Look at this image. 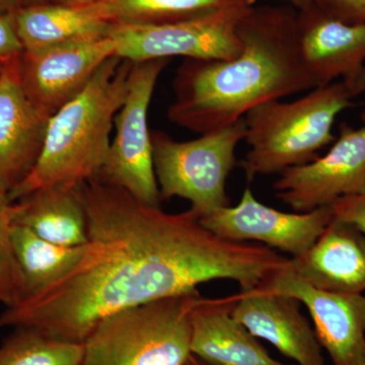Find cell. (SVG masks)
Here are the masks:
<instances>
[{
	"instance_id": "1",
	"label": "cell",
	"mask_w": 365,
	"mask_h": 365,
	"mask_svg": "<svg viewBox=\"0 0 365 365\" xmlns=\"http://www.w3.org/2000/svg\"><path fill=\"white\" fill-rule=\"evenodd\" d=\"M85 256L58 282L0 314V329L30 327L83 344L109 314L153 300L199 294L208 281L253 289L289 259L264 245L222 239L189 209L168 213L100 176L79 185Z\"/></svg>"
},
{
	"instance_id": "2",
	"label": "cell",
	"mask_w": 365,
	"mask_h": 365,
	"mask_svg": "<svg viewBox=\"0 0 365 365\" xmlns=\"http://www.w3.org/2000/svg\"><path fill=\"white\" fill-rule=\"evenodd\" d=\"M237 32L242 51L235 58L185 59L177 69L167 113L172 123L209 133L264 103L317 88L300 56L292 7H251Z\"/></svg>"
},
{
	"instance_id": "3",
	"label": "cell",
	"mask_w": 365,
	"mask_h": 365,
	"mask_svg": "<svg viewBox=\"0 0 365 365\" xmlns=\"http://www.w3.org/2000/svg\"><path fill=\"white\" fill-rule=\"evenodd\" d=\"M132 62L111 57L85 90L49 119L42 151L29 176L7 195L11 202L37 190L78 185L97 177L104 167L115 116L127 93Z\"/></svg>"
},
{
	"instance_id": "4",
	"label": "cell",
	"mask_w": 365,
	"mask_h": 365,
	"mask_svg": "<svg viewBox=\"0 0 365 365\" xmlns=\"http://www.w3.org/2000/svg\"><path fill=\"white\" fill-rule=\"evenodd\" d=\"M344 81L319 86L292 102L264 103L242 118L250 150L240 167L248 181L312 162L333 143L336 118L352 106Z\"/></svg>"
},
{
	"instance_id": "5",
	"label": "cell",
	"mask_w": 365,
	"mask_h": 365,
	"mask_svg": "<svg viewBox=\"0 0 365 365\" xmlns=\"http://www.w3.org/2000/svg\"><path fill=\"white\" fill-rule=\"evenodd\" d=\"M200 294L165 297L98 322L81 365H185L192 356L191 313Z\"/></svg>"
},
{
	"instance_id": "6",
	"label": "cell",
	"mask_w": 365,
	"mask_h": 365,
	"mask_svg": "<svg viewBox=\"0 0 365 365\" xmlns=\"http://www.w3.org/2000/svg\"><path fill=\"white\" fill-rule=\"evenodd\" d=\"M245 135L244 119L186 143L175 141L163 131H151L160 200L186 199L200 218L230 206L227 178L237 165L235 150Z\"/></svg>"
},
{
	"instance_id": "7",
	"label": "cell",
	"mask_w": 365,
	"mask_h": 365,
	"mask_svg": "<svg viewBox=\"0 0 365 365\" xmlns=\"http://www.w3.org/2000/svg\"><path fill=\"white\" fill-rule=\"evenodd\" d=\"M170 59L132 63L128 93L115 116L114 139L98 176L121 187L141 202L160 206L148 115L158 79Z\"/></svg>"
},
{
	"instance_id": "8",
	"label": "cell",
	"mask_w": 365,
	"mask_h": 365,
	"mask_svg": "<svg viewBox=\"0 0 365 365\" xmlns=\"http://www.w3.org/2000/svg\"><path fill=\"white\" fill-rule=\"evenodd\" d=\"M250 9H223L163 25L114 26L110 37L116 43V56L132 63L178 56L230 60L242 51L237 29Z\"/></svg>"
},
{
	"instance_id": "9",
	"label": "cell",
	"mask_w": 365,
	"mask_h": 365,
	"mask_svg": "<svg viewBox=\"0 0 365 365\" xmlns=\"http://www.w3.org/2000/svg\"><path fill=\"white\" fill-rule=\"evenodd\" d=\"M273 184L275 195L297 212L332 206L365 190V124L340 126L330 150L312 162L288 168Z\"/></svg>"
},
{
	"instance_id": "10",
	"label": "cell",
	"mask_w": 365,
	"mask_h": 365,
	"mask_svg": "<svg viewBox=\"0 0 365 365\" xmlns=\"http://www.w3.org/2000/svg\"><path fill=\"white\" fill-rule=\"evenodd\" d=\"M333 217L331 206L309 212H282L257 200L248 187L237 205L218 209L200 222L222 239L262 242L297 258L313 246Z\"/></svg>"
},
{
	"instance_id": "11",
	"label": "cell",
	"mask_w": 365,
	"mask_h": 365,
	"mask_svg": "<svg viewBox=\"0 0 365 365\" xmlns=\"http://www.w3.org/2000/svg\"><path fill=\"white\" fill-rule=\"evenodd\" d=\"M258 287L294 297L307 307L319 344L333 365H365L364 294L319 289L300 279L287 266Z\"/></svg>"
},
{
	"instance_id": "12",
	"label": "cell",
	"mask_w": 365,
	"mask_h": 365,
	"mask_svg": "<svg viewBox=\"0 0 365 365\" xmlns=\"http://www.w3.org/2000/svg\"><path fill=\"white\" fill-rule=\"evenodd\" d=\"M116 55L111 37L21 56V81L36 109L50 119L79 95L98 69Z\"/></svg>"
},
{
	"instance_id": "13",
	"label": "cell",
	"mask_w": 365,
	"mask_h": 365,
	"mask_svg": "<svg viewBox=\"0 0 365 365\" xmlns=\"http://www.w3.org/2000/svg\"><path fill=\"white\" fill-rule=\"evenodd\" d=\"M21 56L7 61L0 71V192L6 194L35 167L49 122L24 91Z\"/></svg>"
},
{
	"instance_id": "14",
	"label": "cell",
	"mask_w": 365,
	"mask_h": 365,
	"mask_svg": "<svg viewBox=\"0 0 365 365\" xmlns=\"http://www.w3.org/2000/svg\"><path fill=\"white\" fill-rule=\"evenodd\" d=\"M234 297L232 317L255 337L268 341L297 365H325L322 346L299 300L260 287Z\"/></svg>"
},
{
	"instance_id": "15",
	"label": "cell",
	"mask_w": 365,
	"mask_h": 365,
	"mask_svg": "<svg viewBox=\"0 0 365 365\" xmlns=\"http://www.w3.org/2000/svg\"><path fill=\"white\" fill-rule=\"evenodd\" d=\"M297 39L317 88L348 78L365 64V23H345L309 6L297 14Z\"/></svg>"
},
{
	"instance_id": "16",
	"label": "cell",
	"mask_w": 365,
	"mask_h": 365,
	"mask_svg": "<svg viewBox=\"0 0 365 365\" xmlns=\"http://www.w3.org/2000/svg\"><path fill=\"white\" fill-rule=\"evenodd\" d=\"M288 270L312 287L337 294L365 292V235L333 217L306 253L289 259Z\"/></svg>"
},
{
	"instance_id": "17",
	"label": "cell",
	"mask_w": 365,
	"mask_h": 365,
	"mask_svg": "<svg viewBox=\"0 0 365 365\" xmlns=\"http://www.w3.org/2000/svg\"><path fill=\"white\" fill-rule=\"evenodd\" d=\"M235 297H199L191 313V351L211 365H288L273 359L232 317Z\"/></svg>"
},
{
	"instance_id": "18",
	"label": "cell",
	"mask_w": 365,
	"mask_h": 365,
	"mask_svg": "<svg viewBox=\"0 0 365 365\" xmlns=\"http://www.w3.org/2000/svg\"><path fill=\"white\" fill-rule=\"evenodd\" d=\"M14 18L25 53L105 39L114 28L90 6L34 4L21 7Z\"/></svg>"
},
{
	"instance_id": "19",
	"label": "cell",
	"mask_w": 365,
	"mask_h": 365,
	"mask_svg": "<svg viewBox=\"0 0 365 365\" xmlns=\"http://www.w3.org/2000/svg\"><path fill=\"white\" fill-rule=\"evenodd\" d=\"M79 185L37 190L11 205V222L53 244L66 247L88 242V227Z\"/></svg>"
},
{
	"instance_id": "20",
	"label": "cell",
	"mask_w": 365,
	"mask_h": 365,
	"mask_svg": "<svg viewBox=\"0 0 365 365\" xmlns=\"http://www.w3.org/2000/svg\"><path fill=\"white\" fill-rule=\"evenodd\" d=\"M11 241L21 280V302L33 299L71 272L85 256L86 244H53L21 225H11Z\"/></svg>"
},
{
	"instance_id": "21",
	"label": "cell",
	"mask_w": 365,
	"mask_h": 365,
	"mask_svg": "<svg viewBox=\"0 0 365 365\" xmlns=\"http://www.w3.org/2000/svg\"><path fill=\"white\" fill-rule=\"evenodd\" d=\"M257 0H104L91 9L113 26H148L193 20L227 9L252 7Z\"/></svg>"
},
{
	"instance_id": "22",
	"label": "cell",
	"mask_w": 365,
	"mask_h": 365,
	"mask_svg": "<svg viewBox=\"0 0 365 365\" xmlns=\"http://www.w3.org/2000/svg\"><path fill=\"white\" fill-rule=\"evenodd\" d=\"M83 353V344L54 339L30 327H16L0 344V365H81Z\"/></svg>"
},
{
	"instance_id": "23",
	"label": "cell",
	"mask_w": 365,
	"mask_h": 365,
	"mask_svg": "<svg viewBox=\"0 0 365 365\" xmlns=\"http://www.w3.org/2000/svg\"><path fill=\"white\" fill-rule=\"evenodd\" d=\"M11 205L6 193L0 192V304L16 306L21 300V280L11 241Z\"/></svg>"
},
{
	"instance_id": "24",
	"label": "cell",
	"mask_w": 365,
	"mask_h": 365,
	"mask_svg": "<svg viewBox=\"0 0 365 365\" xmlns=\"http://www.w3.org/2000/svg\"><path fill=\"white\" fill-rule=\"evenodd\" d=\"M331 207L335 220L349 223L365 235V190L361 193L339 199Z\"/></svg>"
},
{
	"instance_id": "25",
	"label": "cell",
	"mask_w": 365,
	"mask_h": 365,
	"mask_svg": "<svg viewBox=\"0 0 365 365\" xmlns=\"http://www.w3.org/2000/svg\"><path fill=\"white\" fill-rule=\"evenodd\" d=\"M24 53L16 24L14 14L0 13V63L21 56Z\"/></svg>"
},
{
	"instance_id": "26",
	"label": "cell",
	"mask_w": 365,
	"mask_h": 365,
	"mask_svg": "<svg viewBox=\"0 0 365 365\" xmlns=\"http://www.w3.org/2000/svg\"><path fill=\"white\" fill-rule=\"evenodd\" d=\"M322 11L345 23H365V0H334Z\"/></svg>"
},
{
	"instance_id": "27",
	"label": "cell",
	"mask_w": 365,
	"mask_h": 365,
	"mask_svg": "<svg viewBox=\"0 0 365 365\" xmlns=\"http://www.w3.org/2000/svg\"><path fill=\"white\" fill-rule=\"evenodd\" d=\"M343 81L352 98L365 93V64L352 76L343 79Z\"/></svg>"
},
{
	"instance_id": "28",
	"label": "cell",
	"mask_w": 365,
	"mask_h": 365,
	"mask_svg": "<svg viewBox=\"0 0 365 365\" xmlns=\"http://www.w3.org/2000/svg\"><path fill=\"white\" fill-rule=\"evenodd\" d=\"M334 0H295L292 2L299 9H306L309 6H316L319 9H325L330 6Z\"/></svg>"
},
{
	"instance_id": "29",
	"label": "cell",
	"mask_w": 365,
	"mask_h": 365,
	"mask_svg": "<svg viewBox=\"0 0 365 365\" xmlns=\"http://www.w3.org/2000/svg\"><path fill=\"white\" fill-rule=\"evenodd\" d=\"M24 6V0H0V13L14 14Z\"/></svg>"
},
{
	"instance_id": "30",
	"label": "cell",
	"mask_w": 365,
	"mask_h": 365,
	"mask_svg": "<svg viewBox=\"0 0 365 365\" xmlns=\"http://www.w3.org/2000/svg\"><path fill=\"white\" fill-rule=\"evenodd\" d=\"M102 1H104V0H49L51 4L71 6H91V4H98V2Z\"/></svg>"
},
{
	"instance_id": "31",
	"label": "cell",
	"mask_w": 365,
	"mask_h": 365,
	"mask_svg": "<svg viewBox=\"0 0 365 365\" xmlns=\"http://www.w3.org/2000/svg\"><path fill=\"white\" fill-rule=\"evenodd\" d=\"M185 365H211L207 364V362L204 361V360L198 359V357L195 356V355H192L190 357L188 361Z\"/></svg>"
},
{
	"instance_id": "32",
	"label": "cell",
	"mask_w": 365,
	"mask_h": 365,
	"mask_svg": "<svg viewBox=\"0 0 365 365\" xmlns=\"http://www.w3.org/2000/svg\"><path fill=\"white\" fill-rule=\"evenodd\" d=\"M24 1H29L31 2V6H34V4H47V2H49V0H24Z\"/></svg>"
},
{
	"instance_id": "33",
	"label": "cell",
	"mask_w": 365,
	"mask_h": 365,
	"mask_svg": "<svg viewBox=\"0 0 365 365\" xmlns=\"http://www.w3.org/2000/svg\"><path fill=\"white\" fill-rule=\"evenodd\" d=\"M360 118H361L362 121H364V123L365 124V106L364 111H362L361 115H360Z\"/></svg>"
},
{
	"instance_id": "34",
	"label": "cell",
	"mask_w": 365,
	"mask_h": 365,
	"mask_svg": "<svg viewBox=\"0 0 365 365\" xmlns=\"http://www.w3.org/2000/svg\"><path fill=\"white\" fill-rule=\"evenodd\" d=\"M4 63H6V62H4ZM4 63H0V71H1L2 67H4Z\"/></svg>"
},
{
	"instance_id": "35",
	"label": "cell",
	"mask_w": 365,
	"mask_h": 365,
	"mask_svg": "<svg viewBox=\"0 0 365 365\" xmlns=\"http://www.w3.org/2000/svg\"><path fill=\"white\" fill-rule=\"evenodd\" d=\"M294 1H295V0H292V2H294Z\"/></svg>"
}]
</instances>
